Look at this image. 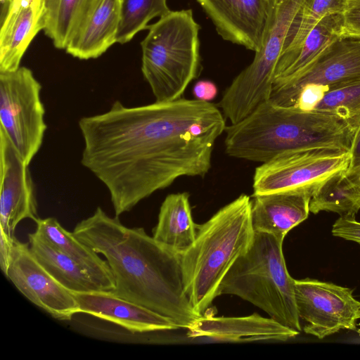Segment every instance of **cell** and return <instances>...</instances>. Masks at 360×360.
I'll return each mask as SVG.
<instances>
[{"instance_id": "cell-1", "label": "cell", "mask_w": 360, "mask_h": 360, "mask_svg": "<svg viewBox=\"0 0 360 360\" xmlns=\"http://www.w3.org/2000/svg\"><path fill=\"white\" fill-rule=\"evenodd\" d=\"M78 125L81 163L108 190L116 217L179 177H204L226 129L217 106L182 98L136 107L117 100Z\"/></svg>"}, {"instance_id": "cell-2", "label": "cell", "mask_w": 360, "mask_h": 360, "mask_svg": "<svg viewBox=\"0 0 360 360\" xmlns=\"http://www.w3.org/2000/svg\"><path fill=\"white\" fill-rule=\"evenodd\" d=\"M73 234L105 258L115 278L110 291L169 318L187 328L200 317L185 292L181 253L156 240L142 227L129 228L98 207Z\"/></svg>"}, {"instance_id": "cell-3", "label": "cell", "mask_w": 360, "mask_h": 360, "mask_svg": "<svg viewBox=\"0 0 360 360\" xmlns=\"http://www.w3.org/2000/svg\"><path fill=\"white\" fill-rule=\"evenodd\" d=\"M224 132L228 155L262 163L285 153L316 148L349 151L354 135L334 114L281 107L269 101L226 127Z\"/></svg>"}, {"instance_id": "cell-4", "label": "cell", "mask_w": 360, "mask_h": 360, "mask_svg": "<svg viewBox=\"0 0 360 360\" xmlns=\"http://www.w3.org/2000/svg\"><path fill=\"white\" fill-rule=\"evenodd\" d=\"M255 235L251 200L241 194L198 225L193 243L181 253L185 292L195 312L203 316L219 296V288Z\"/></svg>"}, {"instance_id": "cell-5", "label": "cell", "mask_w": 360, "mask_h": 360, "mask_svg": "<svg viewBox=\"0 0 360 360\" xmlns=\"http://www.w3.org/2000/svg\"><path fill=\"white\" fill-rule=\"evenodd\" d=\"M283 243L271 234L255 231L250 248L223 279L219 295H236L300 333L295 279L286 267Z\"/></svg>"}, {"instance_id": "cell-6", "label": "cell", "mask_w": 360, "mask_h": 360, "mask_svg": "<svg viewBox=\"0 0 360 360\" xmlns=\"http://www.w3.org/2000/svg\"><path fill=\"white\" fill-rule=\"evenodd\" d=\"M147 29L141 43L143 77L155 101L179 99L200 72V27L192 10L184 9L171 11Z\"/></svg>"}, {"instance_id": "cell-7", "label": "cell", "mask_w": 360, "mask_h": 360, "mask_svg": "<svg viewBox=\"0 0 360 360\" xmlns=\"http://www.w3.org/2000/svg\"><path fill=\"white\" fill-rule=\"evenodd\" d=\"M304 0H276L262 44L252 62L225 90L217 103L224 116L236 124L269 100L274 72L288 31Z\"/></svg>"}, {"instance_id": "cell-8", "label": "cell", "mask_w": 360, "mask_h": 360, "mask_svg": "<svg viewBox=\"0 0 360 360\" xmlns=\"http://www.w3.org/2000/svg\"><path fill=\"white\" fill-rule=\"evenodd\" d=\"M41 89L26 67L0 72V129L27 166L41 148L47 129Z\"/></svg>"}, {"instance_id": "cell-9", "label": "cell", "mask_w": 360, "mask_h": 360, "mask_svg": "<svg viewBox=\"0 0 360 360\" xmlns=\"http://www.w3.org/2000/svg\"><path fill=\"white\" fill-rule=\"evenodd\" d=\"M349 151L316 148L285 153L255 169L253 194L262 195L316 185L349 166Z\"/></svg>"}, {"instance_id": "cell-10", "label": "cell", "mask_w": 360, "mask_h": 360, "mask_svg": "<svg viewBox=\"0 0 360 360\" xmlns=\"http://www.w3.org/2000/svg\"><path fill=\"white\" fill-rule=\"evenodd\" d=\"M295 295L305 333L323 339L343 329L357 330L360 302L352 289L305 278L295 280Z\"/></svg>"}, {"instance_id": "cell-11", "label": "cell", "mask_w": 360, "mask_h": 360, "mask_svg": "<svg viewBox=\"0 0 360 360\" xmlns=\"http://www.w3.org/2000/svg\"><path fill=\"white\" fill-rule=\"evenodd\" d=\"M360 80V38L341 36L328 45L294 77L274 82L269 98L273 104L288 108L307 86L325 89Z\"/></svg>"}, {"instance_id": "cell-12", "label": "cell", "mask_w": 360, "mask_h": 360, "mask_svg": "<svg viewBox=\"0 0 360 360\" xmlns=\"http://www.w3.org/2000/svg\"><path fill=\"white\" fill-rule=\"evenodd\" d=\"M6 278L27 300L56 319L69 321L79 313L72 292L59 283L37 260L28 242L15 238Z\"/></svg>"}, {"instance_id": "cell-13", "label": "cell", "mask_w": 360, "mask_h": 360, "mask_svg": "<svg viewBox=\"0 0 360 360\" xmlns=\"http://www.w3.org/2000/svg\"><path fill=\"white\" fill-rule=\"evenodd\" d=\"M0 229L14 236L18 224L40 219L34 183L27 166L0 129Z\"/></svg>"}, {"instance_id": "cell-14", "label": "cell", "mask_w": 360, "mask_h": 360, "mask_svg": "<svg viewBox=\"0 0 360 360\" xmlns=\"http://www.w3.org/2000/svg\"><path fill=\"white\" fill-rule=\"evenodd\" d=\"M197 1L224 40L259 51L276 0Z\"/></svg>"}, {"instance_id": "cell-15", "label": "cell", "mask_w": 360, "mask_h": 360, "mask_svg": "<svg viewBox=\"0 0 360 360\" xmlns=\"http://www.w3.org/2000/svg\"><path fill=\"white\" fill-rule=\"evenodd\" d=\"M84 313L112 323L132 333H152L179 328L174 321L110 291L72 292Z\"/></svg>"}, {"instance_id": "cell-16", "label": "cell", "mask_w": 360, "mask_h": 360, "mask_svg": "<svg viewBox=\"0 0 360 360\" xmlns=\"http://www.w3.org/2000/svg\"><path fill=\"white\" fill-rule=\"evenodd\" d=\"M316 185L252 196L251 218L254 231L271 234L283 241L292 228L308 217Z\"/></svg>"}, {"instance_id": "cell-17", "label": "cell", "mask_w": 360, "mask_h": 360, "mask_svg": "<svg viewBox=\"0 0 360 360\" xmlns=\"http://www.w3.org/2000/svg\"><path fill=\"white\" fill-rule=\"evenodd\" d=\"M122 0H89L66 52L80 60L97 58L116 43Z\"/></svg>"}, {"instance_id": "cell-18", "label": "cell", "mask_w": 360, "mask_h": 360, "mask_svg": "<svg viewBox=\"0 0 360 360\" xmlns=\"http://www.w3.org/2000/svg\"><path fill=\"white\" fill-rule=\"evenodd\" d=\"M44 27L43 0H10L1 15L0 72L20 67L28 46Z\"/></svg>"}, {"instance_id": "cell-19", "label": "cell", "mask_w": 360, "mask_h": 360, "mask_svg": "<svg viewBox=\"0 0 360 360\" xmlns=\"http://www.w3.org/2000/svg\"><path fill=\"white\" fill-rule=\"evenodd\" d=\"M186 329L190 338H208L217 340L238 342L267 340L286 341L300 333L271 318L258 314L246 316H214L206 312Z\"/></svg>"}, {"instance_id": "cell-20", "label": "cell", "mask_w": 360, "mask_h": 360, "mask_svg": "<svg viewBox=\"0 0 360 360\" xmlns=\"http://www.w3.org/2000/svg\"><path fill=\"white\" fill-rule=\"evenodd\" d=\"M36 224L35 232L74 259L102 290L112 291L115 288V278L107 261L76 238L72 232L64 229L57 219H39Z\"/></svg>"}, {"instance_id": "cell-21", "label": "cell", "mask_w": 360, "mask_h": 360, "mask_svg": "<svg viewBox=\"0 0 360 360\" xmlns=\"http://www.w3.org/2000/svg\"><path fill=\"white\" fill-rule=\"evenodd\" d=\"M342 36L341 13L321 19L295 49L281 55L274 82L288 79L305 68L332 41Z\"/></svg>"}, {"instance_id": "cell-22", "label": "cell", "mask_w": 360, "mask_h": 360, "mask_svg": "<svg viewBox=\"0 0 360 360\" xmlns=\"http://www.w3.org/2000/svg\"><path fill=\"white\" fill-rule=\"evenodd\" d=\"M198 224L192 217L188 193L168 195L162 202L153 237L178 253L186 251L194 242Z\"/></svg>"}, {"instance_id": "cell-23", "label": "cell", "mask_w": 360, "mask_h": 360, "mask_svg": "<svg viewBox=\"0 0 360 360\" xmlns=\"http://www.w3.org/2000/svg\"><path fill=\"white\" fill-rule=\"evenodd\" d=\"M28 243L37 260L68 290L77 292L102 290L74 259L36 232L28 234Z\"/></svg>"}, {"instance_id": "cell-24", "label": "cell", "mask_w": 360, "mask_h": 360, "mask_svg": "<svg viewBox=\"0 0 360 360\" xmlns=\"http://www.w3.org/2000/svg\"><path fill=\"white\" fill-rule=\"evenodd\" d=\"M360 210V187L347 174L337 172L316 185L309 203L310 212H332L340 217H355Z\"/></svg>"}, {"instance_id": "cell-25", "label": "cell", "mask_w": 360, "mask_h": 360, "mask_svg": "<svg viewBox=\"0 0 360 360\" xmlns=\"http://www.w3.org/2000/svg\"><path fill=\"white\" fill-rule=\"evenodd\" d=\"M89 0H43V31L55 47L65 49Z\"/></svg>"}, {"instance_id": "cell-26", "label": "cell", "mask_w": 360, "mask_h": 360, "mask_svg": "<svg viewBox=\"0 0 360 360\" xmlns=\"http://www.w3.org/2000/svg\"><path fill=\"white\" fill-rule=\"evenodd\" d=\"M167 0H122L116 43L126 44L156 17L169 13Z\"/></svg>"}, {"instance_id": "cell-27", "label": "cell", "mask_w": 360, "mask_h": 360, "mask_svg": "<svg viewBox=\"0 0 360 360\" xmlns=\"http://www.w3.org/2000/svg\"><path fill=\"white\" fill-rule=\"evenodd\" d=\"M312 110L337 115L348 124L354 134L360 125V80L330 89Z\"/></svg>"}, {"instance_id": "cell-28", "label": "cell", "mask_w": 360, "mask_h": 360, "mask_svg": "<svg viewBox=\"0 0 360 360\" xmlns=\"http://www.w3.org/2000/svg\"><path fill=\"white\" fill-rule=\"evenodd\" d=\"M346 3V0H304L288 31L282 53L298 46L323 17L341 13Z\"/></svg>"}, {"instance_id": "cell-29", "label": "cell", "mask_w": 360, "mask_h": 360, "mask_svg": "<svg viewBox=\"0 0 360 360\" xmlns=\"http://www.w3.org/2000/svg\"><path fill=\"white\" fill-rule=\"evenodd\" d=\"M342 36L360 38V0H349L341 12Z\"/></svg>"}, {"instance_id": "cell-30", "label": "cell", "mask_w": 360, "mask_h": 360, "mask_svg": "<svg viewBox=\"0 0 360 360\" xmlns=\"http://www.w3.org/2000/svg\"><path fill=\"white\" fill-rule=\"evenodd\" d=\"M332 234L360 245V222L355 217H340L333 225Z\"/></svg>"}, {"instance_id": "cell-31", "label": "cell", "mask_w": 360, "mask_h": 360, "mask_svg": "<svg viewBox=\"0 0 360 360\" xmlns=\"http://www.w3.org/2000/svg\"><path fill=\"white\" fill-rule=\"evenodd\" d=\"M15 239V236H10L0 229V266L6 277L12 260Z\"/></svg>"}, {"instance_id": "cell-32", "label": "cell", "mask_w": 360, "mask_h": 360, "mask_svg": "<svg viewBox=\"0 0 360 360\" xmlns=\"http://www.w3.org/2000/svg\"><path fill=\"white\" fill-rule=\"evenodd\" d=\"M217 87L211 81L200 80L194 85L193 92L195 99L210 102L217 95Z\"/></svg>"}, {"instance_id": "cell-33", "label": "cell", "mask_w": 360, "mask_h": 360, "mask_svg": "<svg viewBox=\"0 0 360 360\" xmlns=\"http://www.w3.org/2000/svg\"><path fill=\"white\" fill-rule=\"evenodd\" d=\"M349 154V166L347 170L353 169L360 166V125L353 135Z\"/></svg>"}, {"instance_id": "cell-34", "label": "cell", "mask_w": 360, "mask_h": 360, "mask_svg": "<svg viewBox=\"0 0 360 360\" xmlns=\"http://www.w3.org/2000/svg\"><path fill=\"white\" fill-rule=\"evenodd\" d=\"M349 177L360 187V166L350 170H346Z\"/></svg>"}, {"instance_id": "cell-35", "label": "cell", "mask_w": 360, "mask_h": 360, "mask_svg": "<svg viewBox=\"0 0 360 360\" xmlns=\"http://www.w3.org/2000/svg\"><path fill=\"white\" fill-rule=\"evenodd\" d=\"M359 319H360V310H359Z\"/></svg>"}, {"instance_id": "cell-36", "label": "cell", "mask_w": 360, "mask_h": 360, "mask_svg": "<svg viewBox=\"0 0 360 360\" xmlns=\"http://www.w3.org/2000/svg\"><path fill=\"white\" fill-rule=\"evenodd\" d=\"M347 1H349V0H346Z\"/></svg>"}]
</instances>
